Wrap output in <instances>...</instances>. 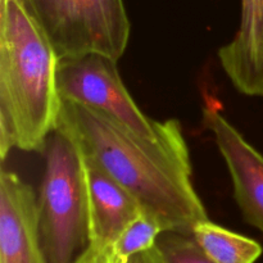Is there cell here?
I'll return each mask as SVG.
<instances>
[{
  "label": "cell",
  "mask_w": 263,
  "mask_h": 263,
  "mask_svg": "<svg viewBox=\"0 0 263 263\" xmlns=\"http://www.w3.org/2000/svg\"><path fill=\"white\" fill-rule=\"evenodd\" d=\"M0 263H48L41 244L39 200L17 174H0Z\"/></svg>",
  "instance_id": "obj_7"
},
{
  "label": "cell",
  "mask_w": 263,
  "mask_h": 263,
  "mask_svg": "<svg viewBox=\"0 0 263 263\" xmlns=\"http://www.w3.org/2000/svg\"><path fill=\"white\" fill-rule=\"evenodd\" d=\"M164 231L161 221L151 213L143 212L136 216L113 243V251L121 258L128 259L157 246L158 238Z\"/></svg>",
  "instance_id": "obj_11"
},
{
  "label": "cell",
  "mask_w": 263,
  "mask_h": 263,
  "mask_svg": "<svg viewBox=\"0 0 263 263\" xmlns=\"http://www.w3.org/2000/svg\"><path fill=\"white\" fill-rule=\"evenodd\" d=\"M220 110L216 103H207L203 108V121L228 164L244 220L263 234V156Z\"/></svg>",
  "instance_id": "obj_6"
},
{
  "label": "cell",
  "mask_w": 263,
  "mask_h": 263,
  "mask_svg": "<svg viewBox=\"0 0 263 263\" xmlns=\"http://www.w3.org/2000/svg\"><path fill=\"white\" fill-rule=\"evenodd\" d=\"M218 58L238 91L263 97V0H241L240 26Z\"/></svg>",
  "instance_id": "obj_9"
},
{
  "label": "cell",
  "mask_w": 263,
  "mask_h": 263,
  "mask_svg": "<svg viewBox=\"0 0 263 263\" xmlns=\"http://www.w3.org/2000/svg\"><path fill=\"white\" fill-rule=\"evenodd\" d=\"M73 263H90V257H89V253H87L86 249H85V251L82 252L79 257H77V259Z\"/></svg>",
  "instance_id": "obj_15"
},
{
  "label": "cell",
  "mask_w": 263,
  "mask_h": 263,
  "mask_svg": "<svg viewBox=\"0 0 263 263\" xmlns=\"http://www.w3.org/2000/svg\"><path fill=\"white\" fill-rule=\"evenodd\" d=\"M61 59L125 54L131 25L123 0H21Z\"/></svg>",
  "instance_id": "obj_4"
},
{
  "label": "cell",
  "mask_w": 263,
  "mask_h": 263,
  "mask_svg": "<svg viewBox=\"0 0 263 263\" xmlns=\"http://www.w3.org/2000/svg\"><path fill=\"white\" fill-rule=\"evenodd\" d=\"M57 89L63 102L105 113L144 138L159 139L171 127L172 120L158 122L144 115L121 79L117 61L103 54L61 59Z\"/></svg>",
  "instance_id": "obj_5"
},
{
  "label": "cell",
  "mask_w": 263,
  "mask_h": 263,
  "mask_svg": "<svg viewBox=\"0 0 263 263\" xmlns=\"http://www.w3.org/2000/svg\"><path fill=\"white\" fill-rule=\"evenodd\" d=\"M57 128L74 141L161 221L166 233L192 235L207 211L192 180L189 149L179 121L159 139H148L97 109L63 102Z\"/></svg>",
  "instance_id": "obj_1"
},
{
  "label": "cell",
  "mask_w": 263,
  "mask_h": 263,
  "mask_svg": "<svg viewBox=\"0 0 263 263\" xmlns=\"http://www.w3.org/2000/svg\"><path fill=\"white\" fill-rule=\"evenodd\" d=\"M43 152L45 172L37 198L41 244L48 263H73L90 243L82 157L59 128L50 134Z\"/></svg>",
  "instance_id": "obj_3"
},
{
  "label": "cell",
  "mask_w": 263,
  "mask_h": 263,
  "mask_svg": "<svg viewBox=\"0 0 263 263\" xmlns=\"http://www.w3.org/2000/svg\"><path fill=\"white\" fill-rule=\"evenodd\" d=\"M57 55L21 0H0V156L13 148L43 152L58 126L63 100Z\"/></svg>",
  "instance_id": "obj_2"
},
{
  "label": "cell",
  "mask_w": 263,
  "mask_h": 263,
  "mask_svg": "<svg viewBox=\"0 0 263 263\" xmlns=\"http://www.w3.org/2000/svg\"><path fill=\"white\" fill-rule=\"evenodd\" d=\"M90 257V263H126L127 259L121 258L113 251V246H99L89 243L86 248Z\"/></svg>",
  "instance_id": "obj_13"
},
{
  "label": "cell",
  "mask_w": 263,
  "mask_h": 263,
  "mask_svg": "<svg viewBox=\"0 0 263 263\" xmlns=\"http://www.w3.org/2000/svg\"><path fill=\"white\" fill-rule=\"evenodd\" d=\"M192 236L216 263H256L263 251L261 244L253 239L234 233L208 218L194 226Z\"/></svg>",
  "instance_id": "obj_10"
},
{
  "label": "cell",
  "mask_w": 263,
  "mask_h": 263,
  "mask_svg": "<svg viewBox=\"0 0 263 263\" xmlns=\"http://www.w3.org/2000/svg\"><path fill=\"white\" fill-rule=\"evenodd\" d=\"M126 263H167L166 259L162 256L161 251L158 249V247H153L149 251L143 252V253H139L136 256L128 258Z\"/></svg>",
  "instance_id": "obj_14"
},
{
  "label": "cell",
  "mask_w": 263,
  "mask_h": 263,
  "mask_svg": "<svg viewBox=\"0 0 263 263\" xmlns=\"http://www.w3.org/2000/svg\"><path fill=\"white\" fill-rule=\"evenodd\" d=\"M157 247L167 263H216L205 254L192 235L163 233Z\"/></svg>",
  "instance_id": "obj_12"
},
{
  "label": "cell",
  "mask_w": 263,
  "mask_h": 263,
  "mask_svg": "<svg viewBox=\"0 0 263 263\" xmlns=\"http://www.w3.org/2000/svg\"><path fill=\"white\" fill-rule=\"evenodd\" d=\"M81 157L89 205L90 243L113 246L123 229L144 210L134 195L99 164L85 154L81 153Z\"/></svg>",
  "instance_id": "obj_8"
}]
</instances>
